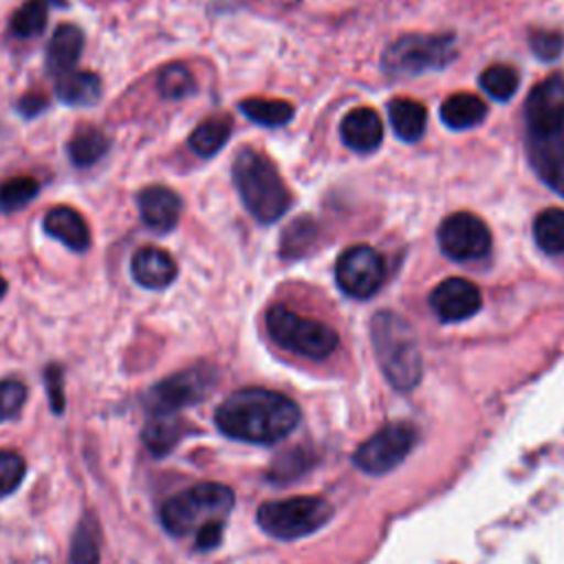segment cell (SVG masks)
<instances>
[{
    "label": "cell",
    "instance_id": "6da1fadb",
    "mask_svg": "<svg viewBox=\"0 0 564 564\" xmlns=\"http://www.w3.org/2000/svg\"><path fill=\"white\" fill-rule=\"evenodd\" d=\"M297 421V403L267 388L236 390L216 410V425L225 436L258 445L284 438L295 430Z\"/></svg>",
    "mask_w": 564,
    "mask_h": 564
},
{
    "label": "cell",
    "instance_id": "7a4b0ae2",
    "mask_svg": "<svg viewBox=\"0 0 564 564\" xmlns=\"http://www.w3.org/2000/svg\"><path fill=\"white\" fill-rule=\"evenodd\" d=\"M372 348L383 377L397 390H412L421 381L423 359L412 326L392 311H381L370 322Z\"/></svg>",
    "mask_w": 564,
    "mask_h": 564
},
{
    "label": "cell",
    "instance_id": "3957f363",
    "mask_svg": "<svg viewBox=\"0 0 564 564\" xmlns=\"http://www.w3.org/2000/svg\"><path fill=\"white\" fill-rule=\"evenodd\" d=\"M234 183L247 212L260 223H273L289 209V189L271 159L253 148L238 152Z\"/></svg>",
    "mask_w": 564,
    "mask_h": 564
},
{
    "label": "cell",
    "instance_id": "277c9868",
    "mask_svg": "<svg viewBox=\"0 0 564 564\" xmlns=\"http://www.w3.org/2000/svg\"><path fill=\"white\" fill-rule=\"evenodd\" d=\"M234 509V491L220 482L194 485L161 507V522L172 535H187L209 522H225Z\"/></svg>",
    "mask_w": 564,
    "mask_h": 564
},
{
    "label": "cell",
    "instance_id": "5b68a950",
    "mask_svg": "<svg viewBox=\"0 0 564 564\" xmlns=\"http://www.w3.org/2000/svg\"><path fill=\"white\" fill-rule=\"evenodd\" d=\"M267 330L278 346L311 359L328 357L339 344L337 333L328 324L304 317L282 304L267 311Z\"/></svg>",
    "mask_w": 564,
    "mask_h": 564
},
{
    "label": "cell",
    "instance_id": "8992f818",
    "mask_svg": "<svg viewBox=\"0 0 564 564\" xmlns=\"http://www.w3.org/2000/svg\"><path fill=\"white\" fill-rule=\"evenodd\" d=\"M333 516L328 500L319 496H295L269 500L258 509L260 529L278 540H297L322 529Z\"/></svg>",
    "mask_w": 564,
    "mask_h": 564
},
{
    "label": "cell",
    "instance_id": "52a82bcc",
    "mask_svg": "<svg viewBox=\"0 0 564 564\" xmlns=\"http://www.w3.org/2000/svg\"><path fill=\"white\" fill-rule=\"evenodd\" d=\"M456 53L454 35L410 33L392 42L383 53V68L390 75H419L449 64Z\"/></svg>",
    "mask_w": 564,
    "mask_h": 564
},
{
    "label": "cell",
    "instance_id": "ba28073f",
    "mask_svg": "<svg viewBox=\"0 0 564 564\" xmlns=\"http://www.w3.org/2000/svg\"><path fill=\"white\" fill-rule=\"evenodd\" d=\"M416 443V430L408 423H390L366 438L352 454V463L370 474L381 476L392 471L412 452Z\"/></svg>",
    "mask_w": 564,
    "mask_h": 564
},
{
    "label": "cell",
    "instance_id": "9c48e42d",
    "mask_svg": "<svg viewBox=\"0 0 564 564\" xmlns=\"http://www.w3.org/2000/svg\"><path fill=\"white\" fill-rule=\"evenodd\" d=\"M386 275L383 258L368 245L348 247L335 264V280L339 289L357 300L370 297L379 291Z\"/></svg>",
    "mask_w": 564,
    "mask_h": 564
},
{
    "label": "cell",
    "instance_id": "30bf717a",
    "mask_svg": "<svg viewBox=\"0 0 564 564\" xmlns=\"http://www.w3.org/2000/svg\"><path fill=\"white\" fill-rule=\"evenodd\" d=\"M438 245L452 260H478L491 249V234L485 220L469 212L447 216L438 227Z\"/></svg>",
    "mask_w": 564,
    "mask_h": 564
},
{
    "label": "cell",
    "instance_id": "8fae6325",
    "mask_svg": "<svg viewBox=\"0 0 564 564\" xmlns=\"http://www.w3.org/2000/svg\"><path fill=\"white\" fill-rule=\"evenodd\" d=\"M529 137H546L564 130V79L551 75L531 88L524 104Z\"/></svg>",
    "mask_w": 564,
    "mask_h": 564
},
{
    "label": "cell",
    "instance_id": "7c38bea8",
    "mask_svg": "<svg viewBox=\"0 0 564 564\" xmlns=\"http://www.w3.org/2000/svg\"><path fill=\"white\" fill-rule=\"evenodd\" d=\"M207 390L203 370H183L156 383L148 394L150 414H174L176 410L196 403Z\"/></svg>",
    "mask_w": 564,
    "mask_h": 564
},
{
    "label": "cell",
    "instance_id": "4fadbf2b",
    "mask_svg": "<svg viewBox=\"0 0 564 564\" xmlns=\"http://www.w3.org/2000/svg\"><path fill=\"white\" fill-rule=\"evenodd\" d=\"M482 304L480 291L465 278H447L430 293V306L441 322H463Z\"/></svg>",
    "mask_w": 564,
    "mask_h": 564
},
{
    "label": "cell",
    "instance_id": "5bb4252c",
    "mask_svg": "<svg viewBox=\"0 0 564 564\" xmlns=\"http://www.w3.org/2000/svg\"><path fill=\"white\" fill-rule=\"evenodd\" d=\"M527 148L538 176L564 198V130L546 137H529Z\"/></svg>",
    "mask_w": 564,
    "mask_h": 564
},
{
    "label": "cell",
    "instance_id": "9a60e30c",
    "mask_svg": "<svg viewBox=\"0 0 564 564\" xmlns=\"http://www.w3.org/2000/svg\"><path fill=\"white\" fill-rule=\"evenodd\" d=\"M141 220L154 231H170L181 216V198L165 185H148L137 196Z\"/></svg>",
    "mask_w": 564,
    "mask_h": 564
},
{
    "label": "cell",
    "instance_id": "2e32d148",
    "mask_svg": "<svg viewBox=\"0 0 564 564\" xmlns=\"http://www.w3.org/2000/svg\"><path fill=\"white\" fill-rule=\"evenodd\" d=\"M132 278L137 284L145 289H165L174 282L176 278V262L165 249L159 247H141L130 262Z\"/></svg>",
    "mask_w": 564,
    "mask_h": 564
},
{
    "label": "cell",
    "instance_id": "e0dca14e",
    "mask_svg": "<svg viewBox=\"0 0 564 564\" xmlns=\"http://www.w3.org/2000/svg\"><path fill=\"white\" fill-rule=\"evenodd\" d=\"M42 225L51 238L59 240L62 245H66L73 251H86L90 247L88 225H86L84 216L79 212H75L73 207L59 205V207L48 209Z\"/></svg>",
    "mask_w": 564,
    "mask_h": 564
},
{
    "label": "cell",
    "instance_id": "ac0fdd59",
    "mask_svg": "<svg viewBox=\"0 0 564 564\" xmlns=\"http://www.w3.org/2000/svg\"><path fill=\"white\" fill-rule=\"evenodd\" d=\"M383 139V126L372 108H355L341 121V141L355 152H372Z\"/></svg>",
    "mask_w": 564,
    "mask_h": 564
},
{
    "label": "cell",
    "instance_id": "d6986e66",
    "mask_svg": "<svg viewBox=\"0 0 564 564\" xmlns=\"http://www.w3.org/2000/svg\"><path fill=\"white\" fill-rule=\"evenodd\" d=\"M84 48V33L75 24H59L46 46V70L55 75L70 73Z\"/></svg>",
    "mask_w": 564,
    "mask_h": 564
},
{
    "label": "cell",
    "instance_id": "ffe728a7",
    "mask_svg": "<svg viewBox=\"0 0 564 564\" xmlns=\"http://www.w3.org/2000/svg\"><path fill=\"white\" fill-rule=\"evenodd\" d=\"M57 97L70 106H93L101 97V79L90 70H70L57 79Z\"/></svg>",
    "mask_w": 564,
    "mask_h": 564
},
{
    "label": "cell",
    "instance_id": "44dd1931",
    "mask_svg": "<svg viewBox=\"0 0 564 564\" xmlns=\"http://www.w3.org/2000/svg\"><path fill=\"white\" fill-rule=\"evenodd\" d=\"M388 117L394 134L403 141H419L425 123H427V110L423 104L414 99H392L388 104Z\"/></svg>",
    "mask_w": 564,
    "mask_h": 564
},
{
    "label": "cell",
    "instance_id": "7402d4cb",
    "mask_svg": "<svg viewBox=\"0 0 564 564\" xmlns=\"http://www.w3.org/2000/svg\"><path fill=\"white\" fill-rule=\"evenodd\" d=\"M485 104L471 93H456L447 97L441 106V119L452 130H467L485 119Z\"/></svg>",
    "mask_w": 564,
    "mask_h": 564
},
{
    "label": "cell",
    "instance_id": "603a6c76",
    "mask_svg": "<svg viewBox=\"0 0 564 564\" xmlns=\"http://www.w3.org/2000/svg\"><path fill=\"white\" fill-rule=\"evenodd\" d=\"M231 121L227 117H212L198 123L189 134V148L198 156H214L229 139Z\"/></svg>",
    "mask_w": 564,
    "mask_h": 564
},
{
    "label": "cell",
    "instance_id": "cb8c5ba5",
    "mask_svg": "<svg viewBox=\"0 0 564 564\" xmlns=\"http://www.w3.org/2000/svg\"><path fill=\"white\" fill-rule=\"evenodd\" d=\"M108 150V139L99 128L86 126L79 128L73 139L68 141V156L75 165L86 167L93 165L95 161H99Z\"/></svg>",
    "mask_w": 564,
    "mask_h": 564
},
{
    "label": "cell",
    "instance_id": "d4e9b609",
    "mask_svg": "<svg viewBox=\"0 0 564 564\" xmlns=\"http://www.w3.org/2000/svg\"><path fill=\"white\" fill-rule=\"evenodd\" d=\"M533 238L546 253L564 251V209L549 207L533 220Z\"/></svg>",
    "mask_w": 564,
    "mask_h": 564
},
{
    "label": "cell",
    "instance_id": "484cf974",
    "mask_svg": "<svg viewBox=\"0 0 564 564\" xmlns=\"http://www.w3.org/2000/svg\"><path fill=\"white\" fill-rule=\"evenodd\" d=\"M240 110L247 119L260 123V126H284L293 117V106L282 99H262V97H249L240 101Z\"/></svg>",
    "mask_w": 564,
    "mask_h": 564
},
{
    "label": "cell",
    "instance_id": "4316f807",
    "mask_svg": "<svg viewBox=\"0 0 564 564\" xmlns=\"http://www.w3.org/2000/svg\"><path fill=\"white\" fill-rule=\"evenodd\" d=\"M178 441V421L174 414H152L143 427V443L156 456L167 454Z\"/></svg>",
    "mask_w": 564,
    "mask_h": 564
},
{
    "label": "cell",
    "instance_id": "83f0119b",
    "mask_svg": "<svg viewBox=\"0 0 564 564\" xmlns=\"http://www.w3.org/2000/svg\"><path fill=\"white\" fill-rule=\"evenodd\" d=\"M480 88L496 101H507L518 90V73L507 64H494L480 75Z\"/></svg>",
    "mask_w": 564,
    "mask_h": 564
},
{
    "label": "cell",
    "instance_id": "f1b7e54d",
    "mask_svg": "<svg viewBox=\"0 0 564 564\" xmlns=\"http://www.w3.org/2000/svg\"><path fill=\"white\" fill-rule=\"evenodd\" d=\"M40 192V185L33 176H13L0 185V209L15 212L26 207Z\"/></svg>",
    "mask_w": 564,
    "mask_h": 564
},
{
    "label": "cell",
    "instance_id": "f546056e",
    "mask_svg": "<svg viewBox=\"0 0 564 564\" xmlns=\"http://www.w3.org/2000/svg\"><path fill=\"white\" fill-rule=\"evenodd\" d=\"M156 86H159V93L165 99H183V97L192 95L194 88H196L192 73L183 64H176V62L174 64H165L159 70Z\"/></svg>",
    "mask_w": 564,
    "mask_h": 564
},
{
    "label": "cell",
    "instance_id": "4dcf8cb0",
    "mask_svg": "<svg viewBox=\"0 0 564 564\" xmlns=\"http://www.w3.org/2000/svg\"><path fill=\"white\" fill-rule=\"evenodd\" d=\"M46 26V4L42 0L24 2L11 15V33L18 37H33Z\"/></svg>",
    "mask_w": 564,
    "mask_h": 564
},
{
    "label": "cell",
    "instance_id": "1f68e13d",
    "mask_svg": "<svg viewBox=\"0 0 564 564\" xmlns=\"http://www.w3.org/2000/svg\"><path fill=\"white\" fill-rule=\"evenodd\" d=\"M68 564H99V544L95 529L88 522H82L70 542Z\"/></svg>",
    "mask_w": 564,
    "mask_h": 564
},
{
    "label": "cell",
    "instance_id": "d6a6232c",
    "mask_svg": "<svg viewBox=\"0 0 564 564\" xmlns=\"http://www.w3.org/2000/svg\"><path fill=\"white\" fill-rule=\"evenodd\" d=\"M26 465L15 452H0V496L15 491L24 478Z\"/></svg>",
    "mask_w": 564,
    "mask_h": 564
},
{
    "label": "cell",
    "instance_id": "836d02e7",
    "mask_svg": "<svg viewBox=\"0 0 564 564\" xmlns=\"http://www.w3.org/2000/svg\"><path fill=\"white\" fill-rule=\"evenodd\" d=\"M26 399V390L18 381H0V423L15 416Z\"/></svg>",
    "mask_w": 564,
    "mask_h": 564
},
{
    "label": "cell",
    "instance_id": "e575fe53",
    "mask_svg": "<svg viewBox=\"0 0 564 564\" xmlns=\"http://www.w3.org/2000/svg\"><path fill=\"white\" fill-rule=\"evenodd\" d=\"M531 42V48L538 57L542 59H555L562 48H564V35L557 33V31H544V29H538L531 33L529 37Z\"/></svg>",
    "mask_w": 564,
    "mask_h": 564
},
{
    "label": "cell",
    "instance_id": "d590c367",
    "mask_svg": "<svg viewBox=\"0 0 564 564\" xmlns=\"http://www.w3.org/2000/svg\"><path fill=\"white\" fill-rule=\"evenodd\" d=\"M46 390H48V401L55 412L64 410V392H62V368L59 366H48L46 368Z\"/></svg>",
    "mask_w": 564,
    "mask_h": 564
},
{
    "label": "cell",
    "instance_id": "8d00e7d4",
    "mask_svg": "<svg viewBox=\"0 0 564 564\" xmlns=\"http://www.w3.org/2000/svg\"><path fill=\"white\" fill-rule=\"evenodd\" d=\"M223 529H225V522H209L203 529H198L196 531V549L209 551V549L218 546V542L223 540Z\"/></svg>",
    "mask_w": 564,
    "mask_h": 564
},
{
    "label": "cell",
    "instance_id": "74e56055",
    "mask_svg": "<svg viewBox=\"0 0 564 564\" xmlns=\"http://www.w3.org/2000/svg\"><path fill=\"white\" fill-rule=\"evenodd\" d=\"M46 108V99L42 95H24L20 101H18V110L24 115V117H35L37 112H42Z\"/></svg>",
    "mask_w": 564,
    "mask_h": 564
},
{
    "label": "cell",
    "instance_id": "f35d334b",
    "mask_svg": "<svg viewBox=\"0 0 564 564\" xmlns=\"http://www.w3.org/2000/svg\"><path fill=\"white\" fill-rule=\"evenodd\" d=\"M4 293H7V280L0 275V297H4Z\"/></svg>",
    "mask_w": 564,
    "mask_h": 564
}]
</instances>
